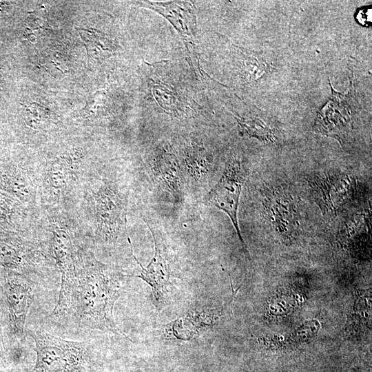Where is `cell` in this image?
Segmentation results:
<instances>
[{
    "label": "cell",
    "instance_id": "277c9868",
    "mask_svg": "<svg viewBox=\"0 0 372 372\" xmlns=\"http://www.w3.org/2000/svg\"><path fill=\"white\" fill-rule=\"evenodd\" d=\"M48 225L51 233L53 258L61 273L59 298L52 316L60 317L67 313L76 278V257L72 225L74 224L67 211L49 210Z\"/></svg>",
    "mask_w": 372,
    "mask_h": 372
},
{
    "label": "cell",
    "instance_id": "5b68a950",
    "mask_svg": "<svg viewBox=\"0 0 372 372\" xmlns=\"http://www.w3.org/2000/svg\"><path fill=\"white\" fill-rule=\"evenodd\" d=\"M33 298L34 287L26 276L3 269L0 271V316L12 353L14 343L23 338Z\"/></svg>",
    "mask_w": 372,
    "mask_h": 372
},
{
    "label": "cell",
    "instance_id": "7402d4cb",
    "mask_svg": "<svg viewBox=\"0 0 372 372\" xmlns=\"http://www.w3.org/2000/svg\"><path fill=\"white\" fill-rule=\"evenodd\" d=\"M356 19L358 22L362 25H369L371 22V9L359 10Z\"/></svg>",
    "mask_w": 372,
    "mask_h": 372
},
{
    "label": "cell",
    "instance_id": "4fadbf2b",
    "mask_svg": "<svg viewBox=\"0 0 372 372\" xmlns=\"http://www.w3.org/2000/svg\"><path fill=\"white\" fill-rule=\"evenodd\" d=\"M153 169L164 189L179 200L182 194V178L176 156L169 149H163L154 161Z\"/></svg>",
    "mask_w": 372,
    "mask_h": 372
},
{
    "label": "cell",
    "instance_id": "6da1fadb",
    "mask_svg": "<svg viewBox=\"0 0 372 372\" xmlns=\"http://www.w3.org/2000/svg\"><path fill=\"white\" fill-rule=\"evenodd\" d=\"M125 277L127 275L113 266L98 260L92 252L77 251L76 278L68 312L72 311L84 327L127 338L117 327L113 313Z\"/></svg>",
    "mask_w": 372,
    "mask_h": 372
},
{
    "label": "cell",
    "instance_id": "8992f818",
    "mask_svg": "<svg viewBox=\"0 0 372 372\" xmlns=\"http://www.w3.org/2000/svg\"><path fill=\"white\" fill-rule=\"evenodd\" d=\"M37 353L34 372H75L87 361V344L56 337L43 329L29 331Z\"/></svg>",
    "mask_w": 372,
    "mask_h": 372
},
{
    "label": "cell",
    "instance_id": "9c48e42d",
    "mask_svg": "<svg viewBox=\"0 0 372 372\" xmlns=\"http://www.w3.org/2000/svg\"><path fill=\"white\" fill-rule=\"evenodd\" d=\"M141 6L152 9L166 18L179 33L192 67L203 76L197 50V28L194 8L189 1H141Z\"/></svg>",
    "mask_w": 372,
    "mask_h": 372
},
{
    "label": "cell",
    "instance_id": "5bb4252c",
    "mask_svg": "<svg viewBox=\"0 0 372 372\" xmlns=\"http://www.w3.org/2000/svg\"><path fill=\"white\" fill-rule=\"evenodd\" d=\"M318 112L315 130L319 134L342 140L350 132L351 123L347 110L324 106Z\"/></svg>",
    "mask_w": 372,
    "mask_h": 372
},
{
    "label": "cell",
    "instance_id": "7c38bea8",
    "mask_svg": "<svg viewBox=\"0 0 372 372\" xmlns=\"http://www.w3.org/2000/svg\"><path fill=\"white\" fill-rule=\"evenodd\" d=\"M43 260L37 245L20 236H0V268L25 273L36 269Z\"/></svg>",
    "mask_w": 372,
    "mask_h": 372
},
{
    "label": "cell",
    "instance_id": "ac0fdd59",
    "mask_svg": "<svg viewBox=\"0 0 372 372\" xmlns=\"http://www.w3.org/2000/svg\"><path fill=\"white\" fill-rule=\"evenodd\" d=\"M25 110V122L32 130H45L51 123L53 116L48 109L37 103H31Z\"/></svg>",
    "mask_w": 372,
    "mask_h": 372
},
{
    "label": "cell",
    "instance_id": "2e32d148",
    "mask_svg": "<svg viewBox=\"0 0 372 372\" xmlns=\"http://www.w3.org/2000/svg\"><path fill=\"white\" fill-rule=\"evenodd\" d=\"M183 159L188 172L196 180L206 176L211 165V157L203 147L198 145L188 146L185 150Z\"/></svg>",
    "mask_w": 372,
    "mask_h": 372
},
{
    "label": "cell",
    "instance_id": "e0dca14e",
    "mask_svg": "<svg viewBox=\"0 0 372 372\" xmlns=\"http://www.w3.org/2000/svg\"><path fill=\"white\" fill-rule=\"evenodd\" d=\"M236 119L242 134L263 141H273L274 139L271 128L260 119L241 117Z\"/></svg>",
    "mask_w": 372,
    "mask_h": 372
},
{
    "label": "cell",
    "instance_id": "8fae6325",
    "mask_svg": "<svg viewBox=\"0 0 372 372\" xmlns=\"http://www.w3.org/2000/svg\"><path fill=\"white\" fill-rule=\"evenodd\" d=\"M147 225L154 238L155 252L154 257L146 267H144L141 264L134 254L132 245L129 237L127 240L131 247L132 254L141 268L140 274L134 276L141 278L151 286L153 304L157 311H160L167 303L169 291L172 288L170 280L171 269L161 236L148 223H147Z\"/></svg>",
    "mask_w": 372,
    "mask_h": 372
},
{
    "label": "cell",
    "instance_id": "30bf717a",
    "mask_svg": "<svg viewBox=\"0 0 372 372\" xmlns=\"http://www.w3.org/2000/svg\"><path fill=\"white\" fill-rule=\"evenodd\" d=\"M298 198L289 189L278 187L269 191L264 200L265 216L271 227L282 237L292 239L300 225Z\"/></svg>",
    "mask_w": 372,
    "mask_h": 372
},
{
    "label": "cell",
    "instance_id": "44dd1931",
    "mask_svg": "<svg viewBox=\"0 0 372 372\" xmlns=\"http://www.w3.org/2000/svg\"><path fill=\"white\" fill-rule=\"evenodd\" d=\"M14 360L0 316V370L6 369Z\"/></svg>",
    "mask_w": 372,
    "mask_h": 372
},
{
    "label": "cell",
    "instance_id": "603a6c76",
    "mask_svg": "<svg viewBox=\"0 0 372 372\" xmlns=\"http://www.w3.org/2000/svg\"><path fill=\"white\" fill-rule=\"evenodd\" d=\"M1 6H2V5H1V3H0V10H1Z\"/></svg>",
    "mask_w": 372,
    "mask_h": 372
},
{
    "label": "cell",
    "instance_id": "ba28073f",
    "mask_svg": "<svg viewBox=\"0 0 372 372\" xmlns=\"http://www.w3.org/2000/svg\"><path fill=\"white\" fill-rule=\"evenodd\" d=\"M245 176L241 162L234 158L229 159L220 180L207 194L205 204L220 209L229 216L249 257L238 221V209Z\"/></svg>",
    "mask_w": 372,
    "mask_h": 372
},
{
    "label": "cell",
    "instance_id": "9a60e30c",
    "mask_svg": "<svg viewBox=\"0 0 372 372\" xmlns=\"http://www.w3.org/2000/svg\"><path fill=\"white\" fill-rule=\"evenodd\" d=\"M149 86L158 105L172 116L180 117L186 112V105L175 88L158 78H151Z\"/></svg>",
    "mask_w": 372,
    "mask_h": 372
},
{
    "label": "cell",
    "instance_id": "ffe728a7",
    "mask_svg": "<svg viewBox=\"0 0 372 372\" xmlns=\"http://www.w3.org/2000/svg\"><path fill=\"white\" fill-rule=\"evenodd\" d=\"M320 327L318 320L307 321L291 335V338L297 342H306L315 336Z\"/></svg>",
    "mask_w": 372,
    "mask_h": 372
},
{
    "label": "cell",
    "instance_id": "d6986e66",
    "mask_svg": "<svg viewBox=\"0 0 372 372\" xmlns=\"http://www.w3.org/2000/svg\"><path fill=\"white\" fill-rule=\"evenodd\" d=\"M90 34H87V37L91 39V41H87L89 44L87 48H90V51H94L95 54L101 53V52H112L114 50L113 41L106 37L103 33L98 31H88Z\"/></svg>",
    "mask_w": 372,
    "mask_h": 372
},
{
    "label": "cell",
    "instance_id": "3957f363",
    "mask_svg": "<svg viewBox=\"0 0 372 372\" xmlns=\"http://www.w3.org/2000/svg\"><path fill=\"white\" fill-rule=\"evenodd\" d=\"M81 196L88 208L94 236L101 243H114L125 223V203L118 186L103 180L92 187L83 183Z\"/></svg>",
    "mask_w": 372,
    "mask_h": 372
},
{
    "label": "cell",
    "instance_id": "52a82bcc",
    "mask_svg": "<svg viewBox=\"0 0 372 372\" xmlns=\"http://www.w3.org/2000/svg\"><path fill=\"white\" fill-rule=\"evenodd\" d=\"M312 196L325 218L335 217L354 199L355 178L342 172H324L307 178Z\"/></svg>",
    "mask_w": 372,
    "mask_h": 372
},
{
    "label": "cell",
    "instance_id": "7a4b0ae2",
    "mask_svg": "<svg viewBox=\"0 0 372 372\" xmlns=\"http://www.w3.org/2000/svg\"><path fill=\"white\" fill-rule=\"evenodd\" d=\"M85 158L81 148H71L39 167V200L45 211H68L80 198L87 176Z\"/></svg>",
    "mask_w": 372,
    "mask_h": 372
}]
</instances>
